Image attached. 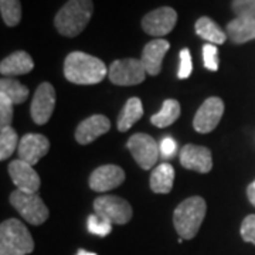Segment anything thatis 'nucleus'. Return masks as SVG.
<instances>
[{
	"label": "nucleus",
	"mask_w": 255,
	"mask_h": 255,
	"mask_svg": "<svg viewBox=\"0 0 255 255\" xmlns=\"http://www.w3.org/2000/svg\"><path fill=\"white\" fill-rule=\"evenodd\" d=\"M176 21H177L176 10L164 6V7L149 11L145 17L142 18V28L147 34L160 38L173 30Z\"/></svg>",
	"instance_id": "nucleus-10"
},
{
	"label": "nucleus",
	"mask_w": 255,
	"mask_h": 255,
	"mask_svg": "<svg viewBox=\"0 0 255 255\" xmlns=\"http://www.w3.org/2000/svg\"><path fill=\"white\" fill-rule=\"evenodd\" d=\"M247 196H248V200H250V203H251V204L255 207V184L254 183H251V184L247 187Z\"/></svg>",
	"instance_id": "nucleus-34"
},
{
	"label": "nucleus",
	"mask_w": 255,
	"mask_h": 255,
	"mask_svg": "<svg viewBox=\"0 0 255 255\" xmlns=\"http://www.w3.org/2000/svg\"><path fill=\"white\" fill-rule=\"evenodd\" d=\"M92 11V0H68L55 14V28L65 37H77L90 23Z\"/></svg>",
	"instance_id": "nucleus-2"
},
{
	"label": "nucleus",
	"mask_w": 255,
	"mask_h": 255,
	"mask_svg": "<svg viewBox=\"0 0 255 255\" xmlns=\"http://www.w3.org/2000/svg\"><path fill=\"white\" fill-rule=\"evenodd\" d=\"M55 107V90L50 82H43L37 87L31 100L30 115L37 125H44L51 118Z\"/></svg>",
	"instance_id": "nucleus-9"
},
{
	"label": "nucleus",
	"mask_w": 255,
	"mask_h": 255,
	"mask_svg": "<svg viewBox=\"0 0 255 255\" xmlns=\"http://www.w3.org/2000/svg\"><path fill=\"white\" fill-rule=\"evenodd\" d=\"M253 183H254V184H255V180H254V182H253Z\"/></svg>",
	"instance_id": "nucleus-36"
},
{
	"label": "nucleus",
	"mask_w": 255,
	"mask_h": 255,
	"mask_svg": "<svg viewBox=\"0 0 255 255\" xmlns=\"http://www.w3.org/2000/svg\"><path fill=\"white\" fill-rule=\"evenodd\" d=\"M143 117V107H142V101L133 97L129 98L125 104V107L122 108L118 118V130L119 132H127L130 128L136 124L139 119Z\"/></svg>",
	"instance_id": "nucleus-21"
},
{
	"label": "nucleus",
	"mask_w": 255,
	"mask_h": 255,
	"mask_svg": "<svg viewBox=\"0 0 255 255\" xmlns=\"http://www.w3.org/2000/svg\"><path fill=\"white\" fill-rule=\"evenodd\" d=\"M0 95L6 97L13 105H20L28 98V88L13 78H3L0 81Z\"/></svg>",
	"instance_id": "nucleus-23"
},
{
	"label": "nucleus",
	"mask_w": 255,
	"mask_h": 255,
	"mask_svg": "<svg viewBox=\"0 0 255 255\" xmlns=\"http://www.w3.org/2000/svg\"><path fill=\"white\" fill-rule=\"evenodd\" d=\"M10 204L17 210L23 219L33 226L43 224L50 216L44 201L37 193H27L16 189L10 194Z\"/></svg>",
	"instance_id": "nucleus-5"
},
{
	"label": "nucleus",
	"mask_w": 255,
	"mask_h": 255,
	"mask_svg": "<svg viewBox=\"0 0 255 255\" xmlns=\"http://www.w3.org/2000/svg\"><path fill=\"white\" fill-rule=\"evenodd\" d=\"M17 132L11 127L1 128L0 130V159L6 160L7 157L11 156V153L16 150V147H18Z\"/></svg>",
	"instance_id": "nucleus-25"
},
{
	"label": "nucleus",
	"mask_w": 255,
	"mask_h": 255,
	"mask_svg": "<svg viewBox=\"0 0 255 255\" xmlns=\"http://www.w3.org/2000/svg\"><path fill=\"white\" fill-rule=\"evenodd\" d=\"M231 9L237 17L255 18V0H233Z\"/></svg>",
	"instance_id": "nucleus-29"
},
{
	"label": "nucleus",
	"mask_w": 255,
	"mask_h": 255,
	"mask_svg": "<svg viewBox=\"0 0 255 255\" xmlns=\"http://www.w3.org/2000/svg\"><path fill=\"white\" fill-rule=\"evenodd\" d=\"M203 61H204V67L210 71L219 70V50L216 44L207 43L203 47Z\"/></svg>",
	"instance_id": "nucleus-28"
},
{
	"label": "nucleus",
	"mask_w": 255,
	"mask_h": 255,
	"mask_svg": "<svg viewBox=\"0 0 255 255\" xmlns=\"http://www.w3.org/2000/svg\"><path fill=\"white\" fill-rule=\"evenodd\" d=\"M1 18L6 26L14 27L21 20V4L20 0H0Z\"/></svg>",
	"instance_id": "nucleus-26"
},
{
	"label": "nucleus",
	"mask_w": 255,
	"mask_h": 255,
	"mask_svg": "<svg viewBox=\"0 0 255 255\" xmlns=\"http://www.w3.org/2000/svg\"><path fill=\"white\" fill-rule=\"evenodd\" d=\"M127 146L129 152L133 156V159L136 160V163L142 169L149 170L157 162V157H159V153H160V147H157L155 139L149 136L147 133H135V135H132L129 137Z\"/></svg>",
	"instance_id": "nucleus-8"
},
{
	"label": "nucleus",
	"mask_w": 255,
	"mask_h": 255,
	"mask_svg": "<svg viewBox=\"0 0 255 255\" xmlns=\"http://www.w3.org/2000/svg\"><path fill=\"white\" fill-rule=\"evenodd\" d=\"M196 33L210 44H223L227 40V34L219 27V24L210 17L203 16L196 21Z\"/></svg>",
	"instance_id": "nucleus-22"
},
{
	"label": "nucleus",
	"mask_w": 255,
	"mask_h": 255,
	"mask_svg": "<svg viewBox=\"0 0 255 255\" xmlns=\"http://www.w3.org/2000/svg\"><path fill=\"white\" fill-rule=\"evenodd\" d=\"M48 149H50V142L44 135L27 133L20 137V143L17 147L18 159L34 166L38 163L41 157H44L48 153Z\"/></svg>",
	"instance_id": "nucleus-12"
},
{
	"label": "nucleus",
	"mask_w": 255,
	"mask_h": 255,
	"mask_svg": "<svg viewBox=\"0 0 255 255\" xmlns=\"http://www.w3.org/2000/svg\"><path fill=\"white\" fill-rule=\"evenodd\" d=\"M174 169L172 164H159L150 174V189L157 194H167L173 187Z\"/></svg>",
	"instance_id": "nucleus-20"
},
{
	"label": "nucleus",
	"mask_w": 255,
	"mask_h": 255,
	"mask_svg": "<svg viewBox=\"0 0 255 255\" xmlns=\"http://www.w3.org/2000/svg\"><path fill=\"white\" fill-rule=\"evenodd\" d=\"M227 36L234 44H244L255 40V18L236 17L227 24Z\"/></svg>",
	"instance_id": "nucleus-19"
},
{
	"label": "nucleus",
	"mask_w": 255,
	"mask_h": 255,
	"mask_svg": "<svg viewBox=\"0 0 255 255\" xmlns=\"http://www.w3.org/2000/svg\"><path fill=\"white\" fill-rule=\"evenodd\" d=\"M34 250V241L27 227L16 219L0 226V255H27Z\"/></svg>",
	"instance_id": "nucleus-4"
},
{
	"label": "nucleus",
	"mask_w": 255,
	"mask_h": 255,
	"mask_svg": "<svg viewBox=\"0 0 255 255\" xmlns=\"http://www.w3.org/2000/svg\"><path fill=\"white\" fill-rule=\"evenodd\" d=\"M180 117V104L176 100H166L162 105V110L152 115L150 122L157 128L170 127Z\"/></svg>",
	"instance_id": "nucleus-24"
},
{
	"label": "nucleus",
	"mask_w": 255,
	"mask_h": 255,
	"mask_svg": "<svg viewBox=\"0 0 255 255\" xmlns=\"http://www.w3.org/2000/svg\"><path fill=\"white\" fill-rule=\"evenodd\" d=\"M13 121V104L6 97L0 95V125L1 128L10 127Z\"/></svg>",
	"instance_id": "nucleus-31"
},
{
	"label": "nucleus",
	"mask_w": 255,
	"mask_h": 255,
	"mask_svg": "<svg viewBox=\"0 0 255 255\" xmlns=\"http://www.w3.org/2000/svg\"><path fill=\"white\" fill-rule=\"evenodd\" d=\"M95 214L108 220L112 224H127L132 219V207L127 200L117 196H101L94 201Z\"/></svg>",
	"instance_id": "nucleus-7"
},
{
	"label": "nucleus",
	"mask_w": 255,
	"mask_h": 255,
	"mask_svg": "<svg viewBox=\"0 0 255 255\" xmlns=\"http://www.w3.org/2000/svg\"><path fill=\"white\" fill-rule=\"evenodd\" d=\"M180 163L184 169L194 170L199 173H207L213 167L211 152L204 146L189 143L183 146V149L180 150Z\"/></svg>",
	"instance_id": "nucleus-15"
},
{
	"label": "nucleus",
	"mask_w": 255,
	"mask_h": 255,
	"mask_svg": "<svg viewBox=\"0 0 255 255\" xmlns=\"http://www.w3.org/2000/svg\"><path fill=\"white\" fill-rule=\"evenodd\" d=\"M9 176L11 182L14 183L16 189L27 193H37L40 190V176L33 169L31 164L23 160H13L9 164Z\"/></svg>",
	"instance_id": "nucleus-13"
},
{
	"label": "nucleus",
	"mask_w": 255,
	"mask_h": 255,
	"mask_svg": "<svg viewBox=\"0 0 255 255\" xmlns=\"http://www.w3.org/2000/svg\"><path fill=\"white\" fill-rule=\"evenodd\" d=\"M169 48H170V43L164 38H155L143 47L140 61L145 67L146 74L153 77L160 73L162 61H163L164 54L169 51Z\"/></svg>",
	"instance_id": "nucleus-17"
},
{
	"label": "nucleus",
	"mask_w": 255,
	"mask_h": 255,
	"mask_svg": "<svg viewBox=\"0 0 255 255\" xmlns=\"http://www.w3.org/2000/svg\"><path fill=\"white\" fill-rule=\"evenodd\" d=\"M33 68H34L33 58L26 51H14L13 54L3 58L0 64V73L6 77L28 74Z\"/></svg>",
	"instance_id": "nucleus-18"
},
{
	"label": "nucleus",
	"mask_w": 255,
	"mask_h": 255,
	"mask_svg": "<svg viewBox=\"0 0 255 255\" xmlns=\"http://www.w3.org/2000/svg\"><path fill=\"white\" fill-rule=\"evenodd\" d=\"M224 114V102L219 97H210L197 111L193 127L199 133H210L214 130Z\"/></svg>",
	"instance_id": "nucleus-11"
},
{
	"label": "nucleus",
	"mask_w": 255,
	"mask_h": 255,
	"mask_svg": "<svg viewBox=\"0 0 255 255\" xmlns=\"http://www.w3.org/2000/svg\"><path fill=\"white\" fill-rule=\"evenodd\" d=\"M111 129L110 119L105 115H92L85 121H82L75 130V140L80 145H88L94 142L97 137L107 133Z\"/></svg>",
	"instance_id": "nucleus-16"
},
{
	"label": "nucleus",
	"mask_w": 255,
	"mask_h": 255,
	"mask_svg": "<svg viewBox=\"0 0 255 255\" xmlns=\"http://www.w3.org/2000/svg\"><path fill=\"white\" fill-rule=\"evenodd\" d=\"M241 237L247 243L255 246V214L247 216L241 224Z\"/></svg>",
	"instance_id": "nucleus-32"
},
{
	"label": "nucleus",
	"mask_w": 255,
	"mask_h": 255,
	"mask_svg": "<svg viewBox=\"0 0 255 255\" xmlns=\"http://www.w3.org/2000/svg\"><path fill=\"white\" fill-rule=\"evenodd\" d=\"M176 149H177V143L174 142L172 137H164L162 143H160V153L166 159H170L176 153Z\"/></svg>",
	"instance_id": "nucleus-33"
},
{
	"label": "nucleus",
	"mask_w": 255,
	"mask_h": 255,
	"mask_svg": "<svg viewBox=\"0 0 255 255\" xmlns=\"http://www.w3.org/2000/svg\"><path fill=\"white\" fill-rule=\"evenodd\" d=\"M207 204L203 197L193 196L182 201L173 213V224L177 234L183 240H191L196 237L206 217Z\"/></svg>",
	"instance_id": "nucleus-3"
},
{
	"label": "nucleus",
	"mask_w": 255,
	"mask_h": 255,
	"mask_svg": "<svg viewBox=\"0 0 255 255\" xmlns=\"http://www.w3.org/2000/svg\"><path fill=\"white\" fill-rule=\"evenodd\" d=\"M125 180V172L115 164H104L95 169L90 176V187L94 191L104 193L119 187Z\"/></svg>",
	"instance_id": "nucleus-14"
},
{
	"label": "nucleus",
	"mask_w": 255,
	"mask_h": 255,
	"mask_svg": "<svg viewBox=\"0 0 255 255\" xmlns=\"http://www.w3.org/2000/svg\"><path fill=\"white\" fill-rule=\"evenodd\" d=\"M108 74V68L102 60L94 55L74 51L67 55L64 61V75L73 84L94 85L100 84Z\"/></svg>",
	"instance_id": "nucleus-1"
},
{
	"label": "nucleus",
	"mask_w": 255,
	"mask_h": 255,
	"mask_svg": "<svg viewBox=\"0 0 255 255\" xmlns=\"http://www.w3.org/2000/svg\"><path fill=\"white\" fill-rule=\"evenodd\" d=\"M180 64H179V71H177V77L180 80H186L189 78L193 70V63H191V55L189 48H183L180 51Z\"/></svg>",
	"instance_id": "nucleus-30"
},
{
	"label": "nucleus",
	"mask_w": 255,
	"mask_h": 255,
	"mask_svg": "<svg viewBox=\"0 0 255 255\" xmlns=\"http://www.w3.org/2000/svg\"><path fill=\"white\" fill-rule=\"evenodd\" d=\"M87 227H88V231L91 234L100 236V237H107L112 231V223H110L108 220L102 219L98 214H92L88 217Z\"/></svg>",
	"instance_id": "nucleus-27"
},
{
	"label": "nucleus",
	"mask_w": 255,
	"mask_h": 255,
	"mask_svg": "<svg viewBox=\"0 0 255 255\" xmlns=\"http://www.w3.org/2000/svg\"><path fill=\"white\" fill-rule=\"evenodd\" d=\"M146 70L140 60L136 58H124L117 60L108 68V77L112 84L130 87L145 81Z\"/></svg>",
	"instance_id": "nucleus-6"
},
{
	"label": "nucleus",
	"mask_w": 255,
	"mask_h": 255,
	"mask_svg": "<svg viewBox=\"0 0 255 255\" xmlns=\"http://www.w3.org/2000/svg\"><path fill=\"white\" fill-rule=\"evenodd\" d=\"M77 255H97L95 253H90V251H85V250H80Z\"/></svg>",
	"instance_id": "nucleus-35"
}]
</instances>
